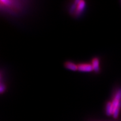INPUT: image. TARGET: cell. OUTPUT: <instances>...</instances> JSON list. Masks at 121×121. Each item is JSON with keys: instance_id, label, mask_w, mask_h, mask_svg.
Instances as JSON below:
<instances>
[{"instance_id": "6da1fadb", "label": "cell", "mask_w": 121, "mask_h": 121, "mask_svg": "<svg viewBox=\"0 0 121 121\" xmlns=\"http://www.w3.org/2000/svg\"><path fill=\"white\" fill-rule=\"evenodd\" d=\"M23 4L19 1H1V8L10 13H19L23 9Z\"/></svg>"}, {"instance_id": "7a4b0ae2", "label": "cell", "mask_w": 121, "mask_h": 121, "mask_svg": "<svg viewBox=\"0 0 121 121\" xmlns=\"http://www.w3.org/2000/svg\"><path fill=\"white\" fill-rule=\"evenodd\" d=\"M86 7L85 2L84 1H75L71 5L69 12L75 17L80 16L84 12Z\"/></svg>"}, {"instance_id": "3957f363", "label": "cell", "mask_w": 121, "mask_h": 121, "mask_svg": "<svg viewBox=\"0 0 121 121\" xmlns=\"http://www.w3.org/2000/svg\"><path fill=\"white\" fill-rule=\"evenodd\" d=\"M78 71L81 72L89 73L93 71V68L91 63H81L77 64Z\"/></svg>"}, {"instance_id": "277c9868", "label": "cell", "mask_w": 121, "mask_h": 121, "mask_svg": "<svg viewBox=\"0 0 121 121\" xmlns=\"http://www.w3.org/2000/svg\"><path fill=\"white\" fill-rule=\"evenodd\" d=\"M90 63L91 64L93 71L96 73L99 72L100 71V62L99 59L97 57L93 58L91 60V62Z\"/></svg>"}, {"instance_id": "5b68a950", "label": "cell", "mask_w": 121, "mask_h": 121, "mask_svg": "<svg viewBox=\"0 0 121 121\" xmlns=\"http://www.w3.org/2000/svg\"><path fill=\"white\" fill-rule=\"evenodd\" d=\"M64 67L66 69L71 71H77L78 70L77 64L72 61H66L64 64Z\"/></svg>"}, {"instance_id": "8992f818", "label": "cell", "mask_w": 121, "mask_h": 121, "mask_svg": "<svg viewBox=\"0 0 121 121\" xmlns=\"http://www.w3.org/2000/svg\"><path fill=\"white\" fill-rule=\"evenodd\" d=\"M113 108L112 102H108L105 106V113L108 116H112L113 114Z\"/></svg>"}, {"instance_id": "52a82bcc", "label": "cell", "mask_w": 121, "mask_h": 121, "mask_svg": "<svg viewBox=\"0 0 121 121\" xmlns=\"http://www.w3.org/2000/svg\"><path fill=\"white\" fill-rule=\"evenodd\" d=\"M0 90H1V92L2 93L4 91H5V90H6V87L5 84H3L2 83H1V87H0Z\"/></svg>"}]
</instances>
